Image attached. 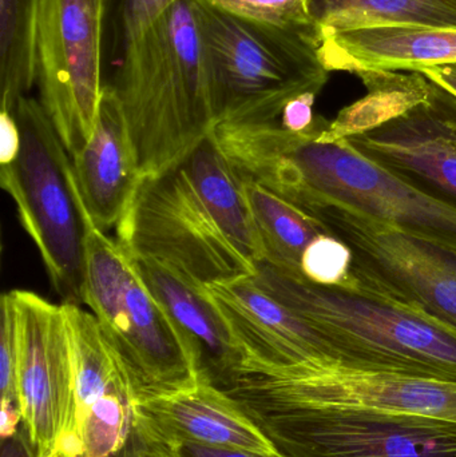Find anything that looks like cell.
I'll return each instance as SVG.
<instances>
[{"label": "cell", "instance_id": "18", "mask_svg": "<svg viewBox=\"0 0 456 457\" xmlns=\"http://www.w3.org/2000/svg\"><path fill=\"white\" fill-rule=\"evenodd\" d=\"M320 59L332 71H420L456 63V29L379 24L320 31Z\"/></svg>", "mask_w": 456, "mask_h": 457}, {"label": "cell", "instance_id": "14", "mask_svg": "<svg viewBox=\"0 0 456 457\" xmlns=\"http://www.w3.org/2000/svg\"><path fill=\"white\" fill-rule=\"evenodd\" d=\"M377 165L456 205V96L430 79L427 96L401 117L344 139Z\"/></svg>", "mask_w": 456, "mask_h": 457}, {"label": "cell", "instance_id": "26", "mask_svg": "<svg viewBox=\"0 0 456 457\" xmlns=\"http://www.w3.org/2000/svg\"><path fill=\"white\" fill-rule=\"evenodd\" d=\"M179 0H120V24L123 42L154 23Z\"/></svg>", "mask_w": 456, "mask_h": 457}, {"label": "cell", "instance_id": "24", "mask_svg": "<svg viewBox=\"0 0 456 457\" xmlns=\"http://www.w3.org/2000/svg\"><path fill=\"white\" fill-rule=\"evenodd\" d=\"M225 12L284 29H312L310 0H208Z\"/></svg>", "mask_w": 456, "mask_h": 457}, {"label": "cell", "instance_id": "11", "mask_svg": "<svg viewBox=\"0 0 456 457\" xmlns=\"http://www.w3.org/2000/svg\"><path fill=\"white\" fill-rule=\"evenodd\" d=\"M246 410L367 408L456 423V381L343 368L243 373L227 392Z\"/></svg>", "mask_w": 456, "mask_h": 457}, {"label": "cell", "instance_id": "4", "mask_svg": "<svg viewBox=\"0 0 456 457\" xmlns=\"http://www.w3.org/2000/svg\"><path fill=\"white\" fill-rule=\"evenodd\" d=\"M262 290L323 335L339 367L456 381V329L409 306L358 290L321 287L261 262Z\"/></svg>", "mask_w": 456, "mask_h": 457}, {"label": "cell", "instance_id": "17", "mask_svg": "<svg viewBox=\"0 0 456 457\" xmlns=\"http://www.w3.org/2000/svg\"><path fill=\"white\" fill-rule=\"evenodd\" d=\"M138 412L166 445L195 443L283 455L235 397L209 384L198 383L185 391L141 400Z\"/></svg>", "mask_w": 456, "mask_h": 457}, {"label": "cell", "instance_id": "19", "mask_svg": "<svg viewBox=\"0 0 456 457\" xmlns=\"http://www.w3.org/2000/svg\"><path fill=\"white\" fill-rule=\"evenodd\" d=\"M369 94L345 107L316 138L320 144H336L361 136L401 117L427 96L430 79L422 72L396 75L393 72H363Z\"/></svg>", "mask_w": 456, "mask_h": 457}, {"label": "cell", "instance_id": "7", "mask_svg": "<svg viewBox=\"0 0 456 457\" xmlns=\"http://www.w3.org/2000/svg\"><path fill=\"white\" fill-rule=\"evenodd\" d=\"M13 117L21 152L13 162L0 166V185L15 203L61 303L83 305L88 216L71 157L37 99H19Z\"/></svg>", "mask_w": 456, "mask_h": 457}, {"label": "cell", "instance_id": "33", "mask_svg": "<svg viewBox=\"0 0 456 457\" xmlns=\"http://www.w3.org/2000/svg\"><path fill=\"white\" fill-rule=\"evenodd\" d=\"M120 457H173V453H171L170 445L160 443V445H144V447L126 451Z\"/></svg>", "mask_w": 456, "mask_h": 457}, {"label": "cell", "instance_id": "20", "mask_svg": "<svg viewBox=\"0 0 456 457\" xmlns=\"http://www.w3.org/2000/svg\"><path fill=\"white\" fill-rule=\"evenodd\" d=\"M249 208L264 246V262L303 276L302 257L308 245L326 233L321 225L294 204L262 185L241 177Z\"/></svg>", "mask_w": 456, "mask_h": 457}, {"label": "cell", "instance_id": "1", "mask_svg": "<svg viewBox=\"0 0 456 457\" xmlns=\"http://www.w3.org/2000/svg\"><path fill=\"white\" fill-rule=\"evenodd\" d=\"M117 241L129 254L166 263L201 287L254 277L265 258L243 179L211 136L142 179Z\"/></svg>", "mask_w": 456, "mask_h": 457}, {"label": "cell", "instance_id": "32", "mask_svg": "<svg viewBox=\"0 0 456 457\" xmlns=\"http://www.w3.org/2000/svg\"><path fill=\"white\" fill-rule=\"evenodd\" d=\"M423 75L456 96V63L420 70Z\"/></svg>", "mask_w": 456, "mask_h": 457}, {"label": "cell", "instance_id": "10", "mask_svg": "<svg viewBox=\"0 0 456 457\" xmlns=\"http://www.w3.org/2000/svg\"><path fill=\"white\" fill-rule=\"evenodd\" d=\"M246 411L286 457H456L452 421L367 408Z\"/></svg>", "mask_w": 456, "mask_h": 457}, {"label": "cell", "instance_id": "2", "mask_svg": "<svg viewBox=\"0 0 456 457\" xmlns=\"http://www.w3.org/2000/svg\"><path fill=\"white\" fill-rule=\"evenodd\" d=\"M328 123L319 115L316 125L302 134L286 130L278 120L224 123L211 136L241 177L299 209L344 206L456 253V205L423 192L345 141H316Z\"/></svg>", "mask_w": 456, "mask_h": 457}, {"label": "cell", "instance_id": "29", "mask_svg": "<svg viewBox=\"0 0 456 457\" xmlns=\"http://www.w3.org/2000/svg\"><path fill=\"white\" fill-rule=\"evenodd\" d=\"M171 447L173 457H286L284 455H261L246 451L227 450V448L209 447L195 443H174Z\"/></svg>", "mask_w": 456, "mask_h": 457}, {"label": "cell", "instance_id": "8", "mask_svg": "<svg viewBox=\"0 0 456 457\" xmlns=\"http://www.w3.org/2000/svg\"><path fill=\"white\" fill-rule=\"evenodd\" d=\"M303 212L352 252V287L456 329V253L335 204Z\"/></svg>", "mask_w": 456, "mask_h": 457}, {"label": "cell", "instance_id": "28", "mask_svg": "<svg viewBox=\"0 0 456 457\" xmlns=\"http://www.w3.org/2000/svg\"><path fill=\"white\" fill-rule=\"evenodd\" d=\"M21 146V130L15 117L11 112H0V166L13 162Z\"/></svg>", "mask_w": 456, "mask_h": 457}, {"label": "cell", "instance_id": "31", "mask_svg": "<svg viewBox=\"0 0 456 457\" xmlns=\"http://www.w3.org/2000/svg\"><path fill=\"white\" fill-rule=\"evenodd\" d=\"M2 457H35L23 426L15 436L2 442Z\"/></svg>", "mask_w": 456, "mask_h": 457}, {"label": "cell", "instance_id": "3", "mask_svg": "<svg viewBox=\"0 0 456 457\" xmlns=\"http://www.w3.org/2000/svg\"><path fill=\"white\" fill-rule=\"evenodd\" d=\"M142 176L170 168L217 126L197 0H179L126 40L114 83Z\"/></svg>", "mask_w": 456, "mask_h": 457}, {"label": "cell", "instance_id": "5", "mask_svg": "<svg viewBox=\"0 0 456 457\" xmlns=\"http://www.w3.org/2000/svg\"><path fill=\"white\" fill-rule=\"evenodd\" d=\"M197 3L217 126L276 122L292 99L328 82L318 27L270 26Z\"/></svg>", "mask_w": 456, "mask_h": 457}, {"label": "cell", "instance_id": "6", "mask_svg": "<svg viewBox=\"0 0 456 457\" xmlns=\"http://www.w3.org/2000/svg\"><path fill=\"white\" fill-rule=\"evenodd\" d=\"M88 216V214H87ZM83 305L133 386L137 400L197 386L192 357L131 255L87 217Z\"/></svg>", "mask_w": 456, "mask_h": 457}, {"label": "cell", "instance_id": "13", "mask_svg": "<svg viewBox=\"0 0 456 457\" xmlns=\"http://www.w3.org/2000/svg\"><path fill=\"white\" fill-rule=\"evenodd\" d=\"M203 289L243 353L240 375L339 367V357L323 335L268 295L252 277Z\"/></svg>", "mask_w": 456, "mask_h": 457}, {"label": "cell", "instance_id": "23", "mask_svg": "<svg viewBox=\"0 0 456 457\" xmlns=\"http://www.w3.org/2000/svg\"><path fill=\"white\" fill-rule=\"evenodd\" d=\"M352 252L347 244L328 233H321L308 245L302 257V273L321 287H352Z\"/></svg>", "mask_w": 456, "mask_h": 457}, {"label": "cell", "instance_id": "16", "mask_svg": "<svg viewBox=\"0 0 456 457\" xmlns=\"http://www.w3.org/2000/svg\"><path fill=\"white\" fill-rule=\"evenodd\" d=\"M71 161L80 198L94 227L104 233L117 228L144 176L112 85L102 91L90 139Z\"/></svg>", "mask_w": 456, "mask_h": 457}, {"label": "cell", "instance_id": "27", "mask_svg": "<svg viewBox=\"0 0 456 457\" xmlns=\"http://www.w3.org/2000/svg\"><path fill=\"white\" fill-rule=\"evenodd\" d=\"M316 98V94H303L292 99L281 112L280 125L291 133L302 134L310 131L319 118L313 112Z\"/></svg>", "mask_w": 456, "mask_h": 457}, {"label": "cell", "instance_id": "21", "mask_svg": "<svg viewBox=\"0 0 456 457\" xmlns=\"http://www.w3.org/2000/svg\"><path fill=\"white\" fill-rule=\"evenodd\" d=\"M319 31L379 24L456 29V0H310Z\"/></svg>", "mask_w": 456, "mask_h": 457}, {"label": "cell", "instance_id": "25", "mask_svg": "<svg viewBox=\"0 0 456 457\" xmlns=\"http://www.w3.org/2000/svg\"><path fill=\"white\" fill-rule=\"evenodd\" d=\"M0 388L2 399L19 407L18 340L15 308L11 292L4 293L0 301Z\"/></svg>", "mask_w": 456, "mask_h": 457}, {"label": "cell", "instance_id": "22", "mask_svg": "<svg viewBox=\"0 0 456 457\" xmlns=\"http://www.w3.org/2000/svg\"><path fill=\"white\" fill-rule=\"evenodd\" d=\"M40 0H0V112H15L37 83Z\"/></svg>", "mask_w": 456, "mask_h": 457}, {"label": "cell", "instance_id": "9", "mask_svg": "<svg viewBox=\"0 0 456 457\" xmlns=\"http://www.w3.org/2000/svg\"><path fill=\"white\" fill-rule=\"evenodd\" d=\"M112 0H40L39 102L70 157L87 144L102 91V45Z\"/></svg>", "mask_w": 456, "mask_h": 457}, {"label": "cell", "instance_id": "12", "mask_svg": "<svg viewBox=\"0 0 456 457\" xmlns=\"http://www.w3.org/2000/svg\"><path fill=\"white\" fill-rule=\"evenodd\" d=\"M18 340L19 407L35 457H53L74 413V368L63 305L11 290Z\"/></svg>", "mask_w": 456, "mask_h": 457}, {"label": "cell", "instance_id": "15", "mask_svg": "<svg viewBox=\"0 0 456 457\" xmlns=\"http://www.w3.org/2000/svg\"><path fill=\"white\" fill-rule=\"evenodd\" d=\"M131 258L139 276L178 330L195 364L198 383L229 391L243 370L244 357L205 289L160 261Z\"/></svg>", "mask_w": 456, "mask_h": 457}, {"label": "cell", "instance_id": "30", "mask_svg": "<svg viewBox=\"0 0 456 457\" xmlns=\"http://www.w3.org/2000/svg\"><path fill=\"white\" fill-rule=\"evenodd\" d=\"M21 426H23V416H21V408L8 400L2 399V412H0L2 442L15 436Z\"/></svg>", "mask_w": 456, "mask_h": 457}]
</instances>
